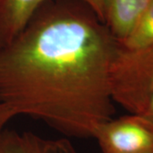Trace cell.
Here are the masks:
<instances>
[{
    "label": "cell",
    "instance_id": "cell-1",
    "mask_svg": "<svg viewBox=\"0 0 153 153\" xmlns=\"http://www.w3.org/2000/svg\"><path fill=\"white\" fill-rule=\"evenodd\" d=\"M117 40L81 0H47L0 45V101L67 136L93 138L114 114Z\"/></svg>",
    "mask_w": 153,
    "mask_h": 153
},
{
    "label": "cell",
    "instance_id": "cell-2",
    "mask_svg": "<svg viewBox=\"0 0 153 153\" xmlns=\"http://www.w3.org/2000/svg\"><path fill=\"white\" fill-rule=\"evenodd\" d=\"M110 82L113 101L131 114H143L153 90V47L124 52L116 44Z\"/></svg>",
    "mask_w": 153,
    "mask_h": 153
},
{
    "label": "cell",
    "instance_id": "cell-3",
    "mask_svg": "<svg viewBox=\"0 0 153 153\" xmlns=\"http://www.w3.org/2000/svg\"><path fill=\"white\" fill-rule=\"evenodd\" d=\"M103 153H153V123L130 114L100 124L93 134Z\"/></svg>",
    "mask_w": 153,
    "mask_h": 153
},
{
    "label": "cell",
    "instance_id": "cell-4",
    "mask_svg": "<svg viewBox=\"0 0 153 153\" xmlns=\"http://www.w3.org/2000/svg\"><path fill=\"white\" fill-rule=\"evenodd\" d=\"M0 153H77L67 139H46L32 132L5 129L0 136Z\"/></svg>",
    "mask_w": 153,
    "mask_h": 153
},
{
    "label": "cell",
    "instance_id": "cell-5",
    "mask_svg": "<svg viewBox=\"0 0 153 153\" xmlns=\"http://www.w3.org/2000/svg\"><path fill=\"white\" fill-rule=\"evenodd\" d=\"M152 0H104L103 21L117 41L125 38Z\"/></svg>",
    "mask_w": 153,
    "mask_h": 153
},
{
    "label": "cell",
    "instance_id": "cell-6",
    "mask_svg": "<svg viewBox=\"0 0 153 153\" xmlns=\"http://www.w3.org/2000/svg\"><path fill=\"white\" fill-rule=\"evenodd\" d=\"M47 0H0V45L22 32L35 11Z\"/></svg>",
    "mask_w": 153,
    "mask_h": 153
},
{
    "label": "cell",
    "instance_id": "cell-7",
    "mask_svg": "<svg viewBox=\"0 0 153 153\" xmlns=\"http://www.w3.org/2000/svg\"><path fill=\"white\" fill-rule=\"evenodd\" d=\"M153 47V0H152L125 38L117 41V48L124 52H137Z\"/></svg>",
    "mask_w": 153,
    "mask_h": 153
},
{
    "label": "cell",
    "instance_id": "cell-8",
    "mask_svg": "<svg viewBox=\"0 0 153 153\" xmlns=\"http://www.w3.org/2000/svg\"><path fill=\"white\" fill-rule=\"evenodd\" d=\"M19 116L17 111L10 105L0 101V136L5 130V126L15 117Z\"/></svg>",
    "mask_w": 153,
    "mask_h": 153
},
{
    "label": "cell",
    "instance_id": "cell-9",
    "mask_svg": "<svg viewBox=\"0 0 153 153\" xmlns=\"http://www.w3.org/2000/svg\"><path fill=\"white\" fill-rule=\"evenodd\" d=\"M83 3H85L93 10L99 16V18L103 21V4L104 0H81Z\"/></svg>",
    "mask_w": 153,
    "mask_h": 153
},
{
    "label": "cell",
    "instance_id": "cell-10",
    "mask_svg": "<svg viewBox=\"0 0 153 153\" xmlns=\"http://www.w3.org/2000/svg\"><path fill=\"white\" fill-rule=\"evenodd\" d=\"M141 115L146 116L147 118H149L153 123V90L152 94H151V95H150V97H149V100H148L147 105L146 106L145 111Z\"/></svg>",
    "mask_w": 153,
    "mask_h": 153
}]
</instances>
